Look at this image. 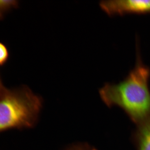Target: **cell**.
<instances>
[{
	"label": "cell",
	"mask_w": 150,
	"mask_h": 150,
	"mask_svg": "<svg viewBox=\"0 0 150 150\" xmlns=\"http://www.w3.org/2000/svg\"><path fill=\"white\" fill-rule=\"evenodd\" d=\"M150 70L138 60L124 80L106 83L99 91L103 101L108 107L121 108L137 125L150 115Z\"/></svg>",
	"instance_id": "obj_1"
},
{
	"label": "cell",
	"mask_w": 150,
	"mask_h": 150,
	"mask_svg": "<svg viewBox=\"0 0 150 150\" xmlns=\"http://www.w3.org/2000/svg\"><path fill=\"white\" fill-rule=\"evenodd\" d=\"M134 139L137 150H150V115L138 125Z\"/></svg>",
	"instance_id": "obj_4"
},
{
	"label": "cell",
	"mask_w": 150,
	"mask_h": 150,
	"mask_svg": "<svg viewBox=\"0 0 150 150\" xmlns=\"http://www.w3.org/2000/svg\"><path fill=\"white\" fill-rule=\"evenodd\" d=\"M9 56V54L6 46L0 41V67L5 64L8 60Z\"/></svg>",
	"instance_id": "obj_6"
},
{
	"label": "cell",
	"mask_w": 150,
	"mask_h": 150,
	"mask_svg": "<svg viewBox=\"0 0 150 150\" xmlns=\"http://www.w3.org/2000/svg\"><path fill=\"white\" fill-rule=\"evenodd\" d=\"M42 101L26 86L6 88L0 96V132L33 127L37 121Z\"/></svg>",
	"instance_id": "obj_2"
},
{
	"label": "cell",
	"mask_w": 150,
	"mask_h": 150,
	"mask_svg": "<svg viewBox=\"0 0 150 150\" xmlns=\"http://www.w3.org/2000/svg\"><path fill=\"white\" fill-rule=\"evenodd\" d=\"M69 150H94L90 149V148L88 147L84 146H76L70 149Z\"/></svg>",
	"instance_id": "obj_7"
},
{
	"label": "cell",
	"mask_w": 150,
	"mask_h": 150,
	"mask_svg": "<svg viewBox=\"0 0 150 150\" xmlns=\"http://www.w3.org/2000/svg\"><path fill=\"white\" fill-rule=\"evenodd\" d=\"M6 88L3 85L1 79V76H0V96L2 94L4 91L6 89Z\"/></svg>",
	"instance_id": "obj_8"
},
{
	"label": "cell",
	"mask_w": 150,
	"mask_h": 150,
	"mask_svg": "<svg viewBox=\"0 0 150 150\" xmlns=\"http://www.w3.org/2000/svg\"><path fill=\"white\" fill-rule=\"evenodd\" d=\"M100 7L109 15L150 12V0H112L100 2Z\"/></svg>",
	"instance_id": "obj_3"
},
{
	"label": "cell",
	"mask_w": 150,
	"mask_h": 150,
	"mask_svg": "<svg viewBox=\"0 0 150 150\" xmlns=\"http://www.w3.org/2000/svg\"><path fill=\"white\" fill-rule=\"evenodd\" d=\"M17 1H1L0 0V21L4 19L5 15L11 10L17 8L18 6Z\"/></svg>",
	"instance_id": "obj_5"
}]
</instances>
